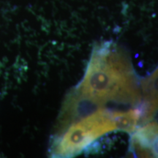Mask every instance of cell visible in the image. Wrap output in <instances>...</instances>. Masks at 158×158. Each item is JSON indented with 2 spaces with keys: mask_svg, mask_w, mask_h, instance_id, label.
Instances as JSON below:
<instances>
[{
  "mask_svg": "<svg viewBox=\"0 0 158 158\" xmlns=\"http://www.w3.org/2000/svg\"><path fill=\"white\" fill-rule=\"evenodd\" d=\"M76 93L98 108L110 102L136 105L142 97L130 57L111 43L94 49Z\"/></svg>",
  "mask_w": 158,
  "mask_h": 158,
  "instance_id": "6da1fadb",
  "label": "cell"
},
{
  "mask_svg": "<svg viewBox=\"0 0 158 158\" xmlns=\"http://www.w3.org/2000/svg\"><path fill=\"white\" fill-rule=\"evenodd\" d=\"M64 130L54 138L51 148L53 157H73L81 153L99 138L118 130L115 111L99 108Z\"/></svg>",
  "mask_w": 158,
  "mask_h": 158,
  "instance_id": "7a4b0ae2",
  "label": "cell"
},
{
  "mask_svg": "<svg viewBox=\"0 0 158 158\" xmlns=\"http://www.w3.org/2000/svg\"><path fill=\"white\" fill-rule=\"evenodd\" d=\"M133 145L139 155L158 157V121L148 122L135 130Z\"/></svg>",
  "mask_w": 158,
  "mask_h": 158,
  "instance_id": "3957f363",
  "label": "cell"
},
{
  "mask_svg": "<svg viewBox=\"0 0 158 158\" xmlns=\"http://www.w3.org/2000/svg\"><path fill=\"white\" fill-rule=\"evenodd\" d=\"M155 73H157V74H158V68H157V69H156L155 71Z\"/></svg>",
  "mask_w": 158,
  "mask_h": 158,
  "instance_id": "277c9868",
  "label": "cell"
}]
</instances>
